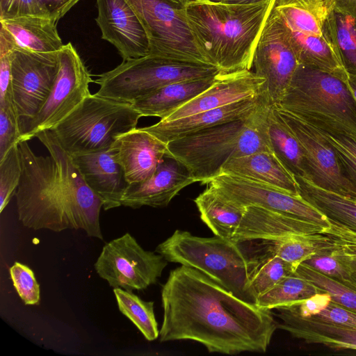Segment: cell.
Here are the masks:
<instances>
[{"mask_svg": "<svg viewBox=\"0 0 356 356\" xmlns=\"http://www.w3.org/2000/svg\"><path fill=\"white\" fill-rule=\"evenodd\" d=\"M159 340H192L209 353H265L277 328L270 309L241 299L205 274L181 266L161 289Z\"/></svg>", "mask_w": 356, "mask_h": 356, "instance_id": "obj_1", "label": "cell"}, {"mask_svg": "<svg viewBox=\"0 0 356 356\" xmlns=\"http://www.w3.org/2000/svg\"><path fill=\"white\" fill-rule=\"evenodd\" d=\"M35 138L50 156L35 154L26 140L18 143L22 166L15 194L18 220L33 230L82 229L88 236L103 240L99 221L102 202L51 130Z\"/></svg>", "mask_w": 356, "mask_h": 356, "instance_id": "obj_2", "label": "cell"}, {"mask_svg": "<svg viewBox=\"0 0 356 356\" xmlns=\"http://www.w3.org/2000/svg\"><path fill=\"white\" fill-rule=\"evenodd\" d=\"M274 0L252 4L190 1L187 17L195 43L221 74L250 70L253 55Z\"/></svg>", "mask_w": 356, "mask_h": 356, "instance_id": "obj_3", "label": "cell"}, {"mask_svg": "<svg viewBox=\"0 0 356 356\" xmlns=\"http://www.w3.org/2000/svg\"><path fill=\"white\" fill-rule=\"evenodd\" d=\"M272 106L265 90L257 108L248 118L175 139L167 143L169 156L186 166L196 182L208 184L230 159L259 152L273 153L268 134Z\"/></svg>", "mask_w": 356, "mask_h": 356, "instance_id": "obj_4", "label": "cell"}, {"mask_svg": "<svg viewBox=\"0 0 356 356\" xmlns=\"http://www.w3.org/2000/svg\"><path fill=\"white\" fill-rule=\"evenodd\" d=\"M239 244L217 236L200 237L177 229L158 245L156 252L168 261L200 271L241 299L256 304L248 290L254 258H249Z\"/></svg>", "mask_w": 356, "mask_h": 356, "instance_id": "obj_5", "label": "cell"}, {"mask_svg": "<svg viewBox=\"0 0 356 356\" xmlns=\"http://www.w3.org/2000/svg\"><path fill=\"white\" fill-rule=\"evenodd\" d=\"M277 106L303 120L337 124L356 136V100L348 80L314 66L298 64Z\"/></svg>", "mask_w": 356, "mask_h": 356, "instance_id": "obj_6", "label": "cell"}, {"mask_svg": "<svg viewBox=\"0 0 356 356\" xmlns=\"http://www.w3.org/2000/svg\"><path fill=\"white\" fill-rule=\"evenodd\" d=\"M140 118L131 104L95 93L51 131L70 155L87 154L111 148L120 135L136 128Z\"/></svg>", "mask_w": 356, "mask_h": 356, "instance_id": "obj_7", "label": "cell"}, {"mask_svg": "<svg viewBox=\"0 0 356 356\" xmlns=\"http://www.w3.org/2000/svg\"><path fill=\"white\" fill-rule=\"evenodd\" d=\"M214 65L149 54L123 62L99 76L97 95L132 104L160 88L181 81L215 76Z\"/></svg>", "mask_w": 356, "mask_h": 356, "instance_id": "obj_8", "label": "cell"}, {"mask_svg": "<svg viewBox=\"0 0 356 356\" xmlns=\"http://www.w3.org/2000/svg\"><path fill=\"white\" fill-rule=\"evenodd\" d=\"M333 0H274L299 63L314 66L348 80L336 51L329 17Z\"/></svg>", "mask_w": 356, "mask_h": 356, "instance_id": "obj_9", "label": "cell"}, {"mask_svg": "<svg viewBox=\"0 0 356 356\" xmlns=\"http://www.w3.org/2000/svg\"><path fill=\"white\" fill-rule=\"evenodd\" d=\"M147 33L149 54L209 64L198 49L187 17L190 0H126Z\"/></svg>", "mask_w": 356, "mask_h": 356, "instance_id": "obj_10", "label": "cell"}, {"mask_svg": "<svg viewBox=\"0 0 356 356\" xmlns=\"http://www.w3.org/2000/svg\"><path fill=\"white\" fill-rule=\"evenodd\" d=\"M57 57L58 70L49 95L36 115L26 122L19 141L53 129L91 95V74L72 44H63Z\"/></svg>", "mask_w": 356, "mask_h": 356, "instance_id": "obj_11", "label": "cell"}, {"mask_svg": "<svg viewBox=\"0 0 356 356\" xmlns=\"http://www.w3.org/2000/svg\"><path fill=\"white\" fill-rule=\"evenodd\" d=\"M167 264L162 255L145 250L127 232L104 245L94 268L110 286L133 291L155 284Z\"/></svg>", "mask_w": 356, "mask_h": 356, "instance_id": "obj_12", "label": "cell"}, {"mask_svg": "<svg viewBox=\"0 0 356 356\" xmlns=\"http://www.w3.org/2000/svg\"><path fill=\"white\" fill-rule=\"evenodd\" d=\"M208 184L238 206L261 207L316 225L325 231L331 227L326 217L302 197L275 186L225 174L213 177Z\"/></svg>", "mask_w": 356, "mask_h": 356, "instance_id": "obj_13", "label": "cell"}, {"mask_svg": "<svg viewBox=\"0 0 356 356\" xmlns=\"http://www.w3.org/2000/svg\"><path fill=\"white\" fill-rule=\"evenodd\" d=\"M299 64L280 17L273 8L266 20L253 55L257 75L265 79L270 101L277 106Z\"/></svg>", "mask_w": 356, "mask_h": 356, "instance_id": "obj_14", "label": "cell"}, {"mask_svg": "<svg viewBox=\"0 0 356 356\" xmlns=\"http://www.w3.org/2000/svg\"><path fill=\"white\" fill-rule=\"evenodd\" d=\"M275 107L304 149L307 161L306 180L318 188L356 200V191L344 176L334 148L321 131L297 115Z\"/></svg>", "mask_w": 356, "mask_h": 356, "instance_id": "obj_15", "label": "cell"}, {"mask_svg": "<svg viewBox=\"0 0 356 356\" xmlns=\"http://www.w3.org/2000/svg\"><path fill=\"white\" fill-rule=\"evenodd\" d=\"M58 70L56 54L15 47L11 58L12 88L20 120L33 118L47 99Z\"/></svg>", "mask_w": 356, "mask_h": 356, "instance_id": "obj_16", "label": "cell"}, {"mask_svg": "<svg viewBox=\"0 0 356 356\" xmlns=\"http://www.w3.org/2000/svg\"><path fill=\"white\" fill-rule=\"evenodd\" d=\"M98 25L102 38L113 44L123 60L149 54L145 30L126 0H96Z\"/></svg>", "mask_w": 356, "mask_h": 356, "instance_id": "obj_17", "label": "cell"}, {"mask_svg": "<svg viewBox=\"0 0 356 356\" xmlns=\"http://www.w3.org/2000/svg\"><path fill=\"white\" fill-rule=\"evenodd\" d=\"M195 182L186 166L167 155L152 177L142 182L128 184L121 204L131 209L165 207L179 191Z\"/></svg>", "mask_w": 356, "mask_h": 356, "instance_id": "obj_18", "label": "cell"}, {"mask_svg": "<svg viewBox=\"0 0 356 356\" xmlns=\"http://www.w3.org/2000/svg\"><path fill=\"white\" fill-rule=\"evenodd\" d=\"M111 148L129 184L149 179L169 155L167 143L143 128L120 135Z\"/></svg>", "mask_w": 356, "mask_h": 356, "instance_id": "obj_19", "label": "cell"}, {"mask_svg": "<svg viewBox=\"0 0 356 356\" xmlns=\"http://www.w3.org/2000/svg\"><path fill=\"white\" fill-rule=\"evenodd\" d=\"M265 81L250 70L220 73L209 88L160 120H174L256 97L262 90Z\"/></svg>", "mask_w": 356, "mask_h": 356, "instance_id": "obj_20", "label": "cell"}, {"mask_svg": "<svg viewBox=\"0 0 356 356\" xmlns=\"http://www.w3.org/2000/svg\"><path fill=\"white\" fill-rule=\"evenodd\" d=\"M71 156L85 182L102 202L104 211L122 206L129 184L111 148Z\"/></svg>", "mask_w": 356, "mask_h": 356, "instance_id": "obj_21", "label": "cell"}, {"mask_svg": "<svg viewBox=\"0 0 356 356\" xmlns=\"http://www.w3.org/2000/svg\"><path fill=\"white\" fill-rule=\"evenodd\" d=\"M264 91L265 85L256 97L174 120H160L153 125L142 128L168 143L199 130L248 118L257 108Z\"/></svg>", "mask_w": 356, "mask_h": 356, "instance_id": "obj_22", "label": "cell"}, {"mask_svg": "<svg viewBox=\"0 0 356 356\" xmlns=\"http://www.w3.org/2000/svg\"><path fill=\"white\" fill-rule=\"evenodd\" d=\"M325 232L321 227L256 206L245 207L242 220L231 240L236 243L268 241L293 234Z\"/></svg>", "mask_w": 356, "mask_h": 356, "instance_id": "obj_23", "label": "cell"}, {"mask_svg": "<svg viewBox=\"0 0 356 356\" xmlns=\"http://www.w3.org/2000/svg\"><path fill=\"white\" fill-rule=\"evenodd\" d=\"M220 174L259 181L300 196L295 177L273 153L259 152L230 159L222 166Z\"/></svg>", "mask_w": 356, "mask_h": 356, "instance_id": "obj_24", "label": "cell"}, {"mask_svg": "<svg viewBox=\"0 0 356 356\" xmlns=\"http://www.w3.org/2000/svg\"><path fill=\"white\" fill-rule=\"evenodd\" d=\"M281 320L277 328L307 343L322 344L332 348L356 350V329L302 318L284 307H277Z\"/></svg>", "mask_w": 356, "mask_h": 356, "instance_id": "obj_25", "label": "cell"}, {"mask_svg": "<svg viewBox=\"0 0 356 356\" xmlns=\"http://www.w3.org/2000/svg\"><path fill=\"white\" fill-rule=\"evenodd\" d=\"M0 22L11 35L16 47L39 54H56L63 46L57 23L50 17L25 15Z\"/></svg>", "mask_w": 356, "mask_h": 356, "instance_id": "obj_26", "label": "cell"}, {"mask_svg": "<svg viewBox=\"0 0 356 356\" xmlns=\"http://www.w3.org/2000/svg\"><path fill=\"white\" fill-rule=\"evenodd\" d=\"M217 76L175 82L131 104L141 117H158L163 120L209 88Z\"/></svg>", "mask_w": 356, "mask_h": 356, "instance_id": "obj_27", "label": "cell"}, {"mask_svg": "<svg viewBox=\"0 0 356 356\" xmlns=\"http://www.w3.org/2000/svg\"><path fill=\"white\" fill-rule=\"evenodd\" d=\"M194 202L201 220L214 235L231 240L242 220L245 207L229 202L209 186Z\"/></svg>", "mask_w": 356, "mask_h": 356, "instance_id": "obj_28", "label": "cell"}, {"mask_svg": "<svg viewBox=\"0 0 356 356\" xmlns=\"http://www.w3.org/2000/svg\"><path fill=\"white\" fill-rule=\"evenodd\" d=\"M301 197L323 213L332 225L356 233V200L318 188L295 177Z\"/></svg>", "mask_w": 356, "mask_h": 356, "instance_id": "obj_29", "label": "cell"}, {"mask_svg": "<svg viewBox=\"0 0 356 356\" xmlns=\"http://www.w3.org/2000/svg\"><path fill=\"white\" fill-rule=\"evenodd\" d=\"M268 134L273 154L294 177L307 179V161L298 138L272 106L268 116Z\"/></svg>", "mask_w": 356, "mask_h": 356, "instance_id": "obj_30", "label": "cell"}, {"mask_svg": "<svg viewBox=\"0 0 356 356\" xmlns=\"http://www.w3.org/2000/svg\"><path fill=\"white\" fill-rule=\"evenodd\" d=\"M266 248L289 263L294 269L312 255L332 250L337 245L324 232L293 234L279 239L263 241Z\"/></svg>", "mask_w": 356, "mask_h": 356, "instance_id": "obj_31", "label": "cell"}, {"mask_svg": "<svg viewBox=\"0 0 356 356\" xmlns=\"http://www.w3.org/2000/svg\"><path fill=\"white\" fill-rule=\"evenodd\" d=\"M329 23L338 58L348 75L356 76V20L335 7Z\"/></svg>", "mask_w": 356, "mask_h": 356, "instance_id": "obj_32", "label": "cell"}, {"mask_svg": "<svg viewBox=\"0 0 356 356\" xmlns=\"http://www.w3.org/2000/svg\"><path fill=\"white\" fill-rule=\"evenodd\" d=\"M304 120L316 127L334 148L344 176L356 191V136L334 123Z\"/></svg>", "mask_w": 356, "mask_h": 356, "instance_id": "obj_33", "label": "cell"}, {"mask_svg": "<svg viewBox=\"0 0 356 356\" xmlns=\"http://www.w3.org/2000/svg\"><path fill=\"white\" fill-rule=\"evenodd\" d=\"M120 312L128 318L149 341L159 337L158 323L154 311V302L142 300L133 291L113 289Z\"/></svg>", "mask_w": 356, "mask_h": 356, "instance_id": "obj_34", "label": "cell"}, {"mask_svg": "<svg viewBox=\"0 0 356 356\" xmlns=\"http://www.w3.org/2000/svg\"><path fill=\"white\" fill-rule=\"evenodd\" d=\"M294 273L289 263L266 248L260 257H254L250 277L248 290L255 303L259 296Z\"/></svg>", "mask_w": 356, "mask_h": 356, "instance_id": "obj_35", "label": "cell"}, {"mask_svg": "<svg viewBox=\"0 0 356 356\" xmlns=\"http://www.w3.org/2000/svg\"><path fill=\"white\" fill-rule=\"evenodd\" d=\"M320 292L314 284L294 273L259 296L256 305L271 310L300 302Z\"/></svg>", "mask_w": 356, "mask_h": 356, "instance_id": "obj_36", "label": "cell"}, {"mask_svg": "<svg viewBox=\"0 0 356 356\" xmlns=\"http://www.w3.org/2000/svg\"><path fill=\"white\" fill-rule=\"evenodd\" d=\"M295 273L314 284L320 291L328 293L332 302L356 312V290L333 280L304 264Z\"/></svg>", "mask_w": 356, "mask_h": 356, "instance_id": "obj_37", "label": "cell"}, {"mask_svg": "<svg viewBox=\"0 0 356 356\" xmlns=\"http://www.w3.org/2000/svg\"><path fill=\"white\" fill-rule=\"evenodd\" d=\"M22 166L18 143L15 144L0 160V213L15 194L19 184Z\"/></svg>", "mask_w": 356, "mask_h": 356, "instance_id": "obj_38", "label": "cell"}, {"mask_svg": "<svg viewBox=\"0 0 356 356\" xmlns=\"http://www.w3.org/2000/svg\"><path fill=\"white\" fill-rule=\"evenodd\" d=\"M9 272L13 284L23 302L26 305H38L40 289L33 271L28 266L16 261Z\"/></svg>", "mask_w": 356, "mask_h": 356, "instance_id": "obj_39", "label": "cell"}, {"mask_svg": "<svg viewBox=\"0 0 356 356\" xmlns=\"http://www.w3.org/2000/svg\"><path fill=\"white\" fill-rule=\"evenodd\" d=\"M334 249L315 254L302 264L353 289V280L346 268L335 256Z\"/></svg>", "mask_w": 356, "mask_h": 356, "instance_id": "obj_40", "label": "cell"}, {"mask_svg": "<svg viewBox=\"0 0 356 356\" xmlns=\"http://www.w3.org/2000/svg\"><path fill=\"white\" fill-rule=\"evenodd\" d=\"M22 134L21 120L17 109L0 106V160L19 143Z\"/></svg>", "mask_w": 356, "mask_h": 356, "instance_id": "obj_41", "label": "cell"}, {"mask_svg": "<svg viewBox=\"0 0 356 356\" xmlns=\"http://www.w3.org/2000/svg\"><path fill=\"white\" fill-rule=\"evenodd\" d=\"M25 15L50 17L38 0H0V20Z\"/></svg>", "mask_w": 356, "mask_h": 356, "instance_id": "obj_42", "label": "cell"}, {"mask_svg": "<svg viewBox=\"0 0 356 356\" xmlns=\"http://www.w3.org/2000/svg\"><path fill=\"white\" fill-rule=\"evenodd\" d=\"M307 318L356 329V312L332 301L320 313Z\"/></svg>", "mask_w": 356, "mask_h": 356, "instance_id": "obj_43", "label": "cell"}, {"mask_svg": "<svg viewBox=\"0 0 356 356\" xmlns=\"http://www.w3.org/2000/svg\"><path fill=\"white\" fill-rule=\"evenodd\" d=\"M331 300L328 293L321 291L304 300L282 307L302 318H309L325 309Z\"/></svg>", "mask_w": 356, "mask_h": 356, "instance_id": "obj_44", "label": "cell"}, {"mask_svg": "<svg viewBox=\"0 0 356 356\" xmlns=\"http://www.w3.org/2000/svg\"><path fill=\"white\" fill-rule=\"evenodd\" d=\"M334 243L344 250L356 254V233L331 224L325 231Z\"/></svg>", "mask_w": 356, "mask_h": 356, "instance_id": "obj_45", "label": "cell"}, {"mask_svg": "<svg viewBox=\"0 0 356 356\" xmlns=\"http://www.w3.org/2000/svg\"><path fill=\"white\" fill-rule=\"evenodd\" d=\"M81 0H38L50 18L58 22L72 7Z\"/></svg>", "mask_w": 356, "mask_h": 356, "instance_id": "obj_46", "label": "cell"}, {"mask_svg": "<svg viewBox=\"0 0 356 356\" xmlns=\"http://www.w3.org/2000/svg\"><path fill=\"white\" fill-rule=\"evenodd\" d=\"M334 253L348 270L353 282V289L356 290V254L347 252L337 245Z\"/></svg>", "mask_w": 356, "mask_h": 356, "instance_id": "obj_47", "label": "cell"}, {"mask_svg": "<svg viewBox=\"0 0 356 356\" xmlns=\"http://www.w3.org/2000/svg\"><path fill=\"white\" fill-rule=\"evenodd\" d=\"M334 7L343 11L356 20V0H333Z\"/></svg>", "mask_w": 356, "mask_h": 356, "instance_id": "obj_48", "label": "cell"}, {"mask_svg": "<svg viewBox=\"0 0 356 356\" xmlns=\"http://www.w3.org/2000/svg\"><path fill=\"white\" fill-rule=\"evenodd\" d=\"M264 0H223V3L227 4H252Z\"/></svg>", "mask_w": 356, "mask_h": 356, "instance_id": "obj_49", "label": "cell"}, {"mask_svg": "<svg viewBox=\"0 0 356 356\" xmlns=\"http://www.w3.org/2000/svg\"><path fill=\"white\" fill-rule=\"evenodd\" d=\"M348 83L356 100V76L348 75Z\"/></svg>", "mask_w": 356, "mask_h": 356, "instance_id": "obj_50", "label": "cell"}, {"mask_svg": "<svg viewBox=\"0 0 356 356\" xmlns=\"http://www.w3.org/2000/svg\"><path fill=\"white\" fill-rule=\"evenodd\" d=\"M190 1H201L206 3H222L223 0H190Z\"/></svg>", "mask_w": 356, "mask_h": 356, "instance_id": "obj_51", "label": "cell"}]
</instances>
